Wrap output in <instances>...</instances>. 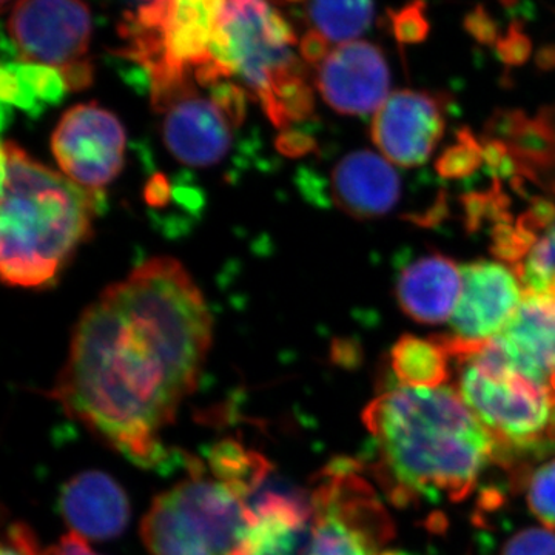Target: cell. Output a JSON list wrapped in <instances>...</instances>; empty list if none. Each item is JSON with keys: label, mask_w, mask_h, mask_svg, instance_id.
I'll list each match as a JSON object with an SVG mask.
<instances>
[{"label": "cell", "mask_w": 555, "mask_h": 555, "mask_svg": "<svg viewBox=\"0 0 555 555\" xmlns=\"http://www.w3.org/2000/svg\"><path fill=\"white\" fill-rule=\"evenodd\" d=\"M451 361L436 335L427 339L403 335L390 350L393 375L406 387H443L451 378Z\"/></svg>", "instance_id": "cell-19"}, {"label": "cell", "mask_w": 555, "mask_h": 555, "mask_svg": "<svg viewBox=\"0 0 555 555\" xmlns=\"http://www.w3.org/2000/svg\"><path fill=\"white\" fill-rule=\"evenodd\" d=\"M456 392L495 441L496 465L555 454V401L550 389L503 363L489 341L456 358Z\"/></svg>", "instance_id": "cell-5"}, {"label": "cell", "mask_w": 555, "mask_h": 555, "mask_svg": "<svg viewBox=\"0 0 555 555\" xmlns=\"http://www.w3.org/2000/svg\"><path fill=\"white\" fill-rule=\"evenodd\" d=\"M228 0H152L120 25L119 54L149 79L152 105L211 62L210 46Z\"/></svg>", "instance_id": "cell-6"}, {"label": "cell", "mask_w": 555, "mask_h": 555, "mask_svg": "<svg viewBox=\"0 0 555 555\" xmlns=\"http://www.w3.org/2000/svg\"><path fill=\"white\" fill-rule=\"evenodd\" d=\"M211 345V315L181 262L153 258L80 315L53 396L142 467L167 459L160 433L193 392Z\"/></svg>", "instance_id": "cell-1"}, {"label": "cell", "mask_w": 555, "mask_h": 555, "mask_svg": "<svg viewBox=\"0 0 555 555\" xmlns=\"http://www.w3.org/2000/svg\"><path fill=\"white\" fill-rule=\"evenodd\" d=\"M462 269L444 255H426L409 262L397 278L398 306L422 324H441L454 313L462 295Z\"/></svg>", "instance_id": "cell-18"}, {"label": "cell", "mask_w": 555, "mask_h": 555, "mask_svg": "<svg viewBox=\"0 0 555 555\" xmlns=\"http://www.w3.org/2000/svg\"><path fill=\"white\" fill-rule=\"evenodd\" d=\"M463 287L451 317V335L469 343L494 338L524 299L513 269L499 262L477 261L462 268Z\"/></svg>", "instance_id": "cell-14"}, {"label": "cell", "mask_w": 555, "mask_h": 555, "mask_svg": "<svg viewBox=\"0 0 555 555\" xmlns=\"http://www.w3.org/2000/svg\"><path fill=\"white\" fill-rule=\"evenodd\" d=\"M379 555H414V554L406 553V551H385V553H382Z\"/></svg>", "instance_id": "cell-36"}, {"label": "cell", "mask_w": 555, "mask_h": 555, "mask_svg": "<svg viewBox=\"0 0 555 555\" xmlns=\"http://www.w3.org/2000/svg\"><path fill=\"white\" fill-rule=\"evenodd\" d=\"M335 206L357 219L385 217L401 198V179L389 160L369 150H358L339 160L332 171Z\"/></svg>", "instance_id": "cell-16"}, {"label": "cell", "mask_w": 555, "mask_h": 555, "mask_svg": "<svg viewBox=\"0 0 555 555\" xmlns=\"http://www.w3.org/2000/svg\"><path fill=\"white\" fill-rule=\"evenodd\" d=\"M46 555H101L98 553H94L93 550H91L89 543L86 542V539L83 537H80L79 534H68L65 537H62L61 542L57 543V545H54L53 547H50V550L46 551Z\"/></svg>", "instance_id": "cell-32"}, {"label": "cell", "mask_w": 555, "mask_h": 555, "mask_svg": "<svg viewBox=\"0 0 555 555\" xmlns=\"http://www.w3.org/2000/svg\"><path fill=\"white\" fill-rule=\"evenodd\" d=\"M61 511L75 534L83 539L107 540L119 535L130 518L122 488L107 474H79L62 489Z\"/></svg>", "instance_id": "cell-17"}, {"label": "cell", "mask_w": 555, "mask_h": 555, "mask_svg": "<svg viewBox=\"0 0 555 555\" xmlns=\"http://www.w3.org/2000/svg\"><path fill=\"white\" fill-rule=\"evenodd\" d=\"M328 46H331V43H328L320 33L312 30L306 33L305 38L301 40V46H299V49H301L299 51H301L302 60L318 67L321 62L326 60L328 53H331Z\"/></svg>", "instance_id": "cell-31"}, {"label": "cell", "mask_w": 555, "mask_h": 555, "mask_svg": "<svg viewBox=\"0 0 555 555\" xmlns=\"http://www.w3.org/2000/svg\"><path fill=\"white\" fill-rule=\"evenodd\" d=\"M9 30L22 60L62 73L86 62L93 24L82 0H17Z\"/></svg>", "instance_id": "cell-10"}, {"label": "cell", "mask_w": 555, "mask_h": 555, "mask_svg": "<svg viewBox=\"0 0 555 555\" xmlns=\"http://www.w3.org/2000/svg\"><path fill=\"white\" fill-rule=\"evenodd\" d=\"M363 422L372 474L400 507L462 502L495 463V441L451 387H392L371 401Z\"/></svg>", "instance_id": "cell-2"}, {"label": "cell", "mask_w": 555, "mask_h": 555, "mask_svg": "<svg viewBox=\"0 0 555 555\" xmlns=\"http://www.w3.org/2000/svg\"><path fill=\"white\" fill-rule=\"evenodd\" d=\"M494 339L507 366L547 387L555 375V295H524Z\"/></svg>", "instance_id": "cell-15"}, {"label": "cell", "mask_w": 555, "mask_h": 555, "mask_svg": "<svg viewBox=\"0 0 555 555\" xmlns=\"http://www.w3.org/2000/svg\"><path fill=\"white\" fill-rule=\"evenodd\" d=\"M115 2L122 3V5L134 7L139 10L141 7L147 5L152 0H115Z\"/></svg>", "instance_id": "cell-34"}, {"label": "cell", "mask_w": 555, "mask_h": 555, "mask_svg": "<svg viewBox=\"0 0 555 555\" xmlns=\"http://www.w3.org/2000/svg\"><path fill=\"white\" fill-rule=\"evenodd\" d=\"M509 470L513 483L525 492L532 516L546 528L555 529V456L542 463H521Z\"/></svg>", "instance_id": "cell-22"}, {"label": "cell", "mask_w": 555, "mask_h": 555, "mask_svg": "<svg viewBox=\"0 0 555 555\" xmlns=\"http://www.w3.org/2000/svg\"><path fill=\"white\" fill-rule=\"evenodd\" d=\"M393 35L401 43H420L429 35L430 25L426 17V3L412 0L403 9L390 13Z\"/></svg>", "instance_id": "cell-26"}, {"label": "cell", "mask_w": 555, "mask_h": 555, "mask_svg": "<svg viewBox=\"0 0 555 555\" xmlns=\"http://www.w3.org/2000/svg\"><path fill=\"white\" fill-rule=\"evenodd\" d=\"M444 102L427 91L390 94L372 120V141L400 167L423 166L443 138Z\"/></svg>", "instance_id": "cell-12"}, {"label": "cell", "mask_w": 555, "mask_h": 555, "mask_svg": "<svg viewBox=\"0 0 555 555\" xmlns=\"http://www.w3.org/2000/svg\"><path fill=\"white\" fill-rule=\"evenodd\" d=\"M547 389H550L551 397L555 401V375L550 379V385H547Z\"/></svg>", "instance_id": "cell-35"}, {"label": "cell", "mask_w": 555, "mask_h": 555, "mask_svg": "<svg viewBox=\"0 0 555 555\" xmlns=\"http://www.w3.org/2000/svg\"><path fill=\"white\" fill-rule=\"evenodd\" d=\"M465 28L474 39L485 46L499 42V27L483 5H478L467 13Z\"/></svg>", "instance_id": "cell-30"}, {"label": "cell", "mask_w": 555, "mask_h": 555, "mask_svg": "<svg viewBox=\"0 0 555 555\" xmlns=\"http://www.w3.org/2000/svg\"><path fill=\"white\" fill-rule=\"evenodd\" d=\"M284 2H301V0H284Z\"/></svg>", "instance_id": "cell-37"}, {"label": "cell", "mask_w": 555, "mask_h": 555, "mask_svg": "<svg viewBox=\"0 0 555 555\" xmlns=\"http://www.w3.org/2000/svg\"><path fill=\"white\" fill-rule=\"evenodd\" d=\"M483 145L469 129H460L454 145L437 159L436 170L444 179L470 177L483 164Z\"/></svg>", "instance_id": "cell-24"}, {"label": "cell", "mask_w": 555, "mask_h": 555, "mask_svg": "<svg viewBox=\"0 0 555 555\" xmlns=\"http://www.w3.org/2000/svg\"><path fill=\"white\" fill-rule=\"evenodd\" d=\"M9 2H10V0H2L3 5H7V3H9Z\"/></svg>", "instance_id": "cell-38"}, {"label": "cell", "mask_w": 555, "mask_h": 555, "mask_svg": "<svg viewBox=\"0 0 555 555\" xmlns=\"http://www.w3.org/2000/svg\"><path fill=\"white\" fill-rule=\"evenodd\" d=\"M2 100L27 112L56 104L68 90L61 69L33 62H3Z\"/></svg>", "instance_id": "cell-20"}, {"label": "cell", "mask_w": 555, "mask_h": 555, "mask_svg": "<svg viewBox=\"0 0 555 555\" xmlns=\"http://www.w3.org/2000/svg\"><path fill=\"white\" fill-rule=\"evenodd\" d=\"M0 272L14 287L49 286L93 230L100 193L51 170L20 147L2 149Z\"/></svg>", "instance_id": "cell-3"}, {"label": "cell", "mask_w": 555, "mask_h": 555, "mask_svg": "<svg viewBox=\"0 0 555 555\" xmlns=\"http://www.w3.org/2000/svg\"><path fill=\"white\" fill-rule=\"evenodd\" d=\"M310 502L312 532L306 555H379L396 537L392 517L361 477L356 460L328 463Z\"/></svg>", "instance_id": "cell-8"}, {"label": "cell", "mask_w": 555, "mask_h": 555, "mask_svg": "<svg viewBox=\"0 0 555 555\" xmlns=\"http://www.w3.org/2000/svg\"><path fill=\"white\" fill-rule=\"evenodd\" d=\"M462 203L466 229L469 232H477L485 222H492V225L513 222L509 214V199L503 193L500 179L494 178V188L486 190V192L469 193V195L463 196Z\"/></svg>", "instance_id": "cell-25"}, {"label": "cell", "mask_w": 555, "mask_h": 555, "mask_svg": "<svg viewBox=\"0 0 555 555\" xmlns=\"http://www.w3.org/2000/svg\"><path fill=\"white\" fill-rule=\"evenodd\" d=\"M531 51V39L525 35L524 28L518 22L511 24L505 38L499 39L496 42V54L511 67H518L528 62Z\"/></svg>", "instance_id": "cell-28"}, {"label": "cell", "mask_w": 555, "mask_h": 555, "mask_svg": "<svg viewBox=\"0 0 555 555\" xmlns=\"http://www.w3.org/2000/svg\"><path fill=\"white\" fill-rule=\"evenodd\" d=\"M250 528L238 489L198 474L155 499L141 534L150 555H244Z\"/></svg>", "instance_id": "cell-7"}, {"label": "cell", "mask_w": 555, "mask_h": 555, "mask_svg": "<svg viewBox=\"0 0 555 555\" xmlns=\"http://www.w3.org/2000/svg\"><path fill=\"white\" fill-rule=\"evenodd\" d=\"M537 62H539L540 67L545 69L555 67L554 47L540 51L539 57H537Z\"/></svg>", "instance_id": "cell-33"}, {"label": "cell", "mask_w": 555, "mask_h": 555, "mask_svg": "<svg viewBox=\"0 0 555 555\" xmlns=\"http://www.w3.org/2000/svg\"><path fill=\"white\" fill-rule=\"evenodd\" d=\"M317 87L324 102L338 113L371 115L389 98V65L374 43H343L318 65Z\"/></svg>", "instance_id": "cell-13"}, {"label": "cell", "mask_w": 555, "mask_h": 555, "mask_svg": "<svg viewBox=\"0 0 555 555\" xmlns=\"http://www.w3.org/2000/svg\"><path fill=\"white\" fill-rule=\"evenodd\" d=\"M126 130L115 113L96 102L69 108L51 137L62 173L79 188L100 193L119 177Z\"/></svg>", "instance_id": "cell-9"}, {"label": "cell", "mask_w": 555, "mask_h": 555, "mask_svg": "<svg viewBox=\"0 0 555 555\" xmlns=\"http://www.w3.org/2000/svg\"><path fill=\"white\" fill-rule=\"evenodd\" d=\"M173 158L190 167H211L228 156L233 130L244 122L214 94H203L190 80L155 107Z\"/></svg>", "instance_id": "cell-11"}, {"label": "cell", "mask_w": 555, "mask_h": 555, "mask_svg": "<svg viewBox=\"0 0 555 555\" xmlns=\"http://www.w3.org/2000/svg\"><path fill=\"white\" fill-rule=\"evenodd\" d=\"M2 555H46V551L40 550L38 540L27 526L14 524L7 531Z\"/></svg>", "instance_id": "cell-29"}, {"label": "cell", "mask_w": 555, "mask_h": 555, "mask_svg": "<svg viewBox=\"0 0 555 555\" xmlns=\"http://www.w3.org/2000/svg\"><path fill=\"white\" fill-rule=\"evenodd\" d=\"M309 16L328 43H349L374 20V0H310Z\"/></svg>", "instance_id": "cell-21"}, {"label": "cell", "mask_w": 555, "mask_h": 555, "mask_svg": "<svg viewBox=\"0 0 555 555\" xmlns=\"http://www.w3.org/2000/svg\"><path fill=\"white\" fill-rule=\"evenodd\" d=\"M524 295L543 294L555 273V222L516 269Z\"/></svg>", "instance_id": "cell-23"}, {"label": "cell", "mask_w": 555, "mask_h": 555, "mask_svg": "<svg viewBox=\"0 0 555 555\" xmlns=\"http://www.w3.org/2000/svg\"><path fill=\"white\" fill-rule=\"evenodd\" d=\"M499 555H555V532L525 528L506 540Z\"/></svg>", "instance_id": "cell-27"}, {"label": "cell", "mask_w": 555, "mask_h": 555, "mask_svg": "<svg viewBox=\"0 0 555 555\" xmlns=\"http://www.w3.org/2000/svg\"><path fill=\"white\" fill-rule=\"evenodd\" d=\"M297 38L268 0H228L211 40V62L193 76L204 89L235 76L278 129L308 119L312 87L295 53Z\"/></svg>", "instance_id": "cell-4"}]
</instances>
